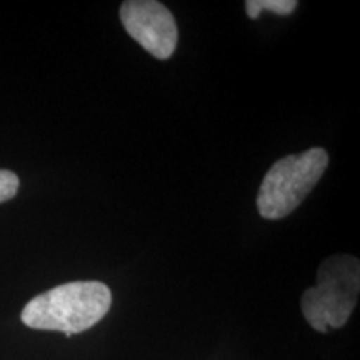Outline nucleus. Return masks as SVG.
<instances>
[{"label":"nucleus","mask_w":360,"mask_h":360,"mask_svg":"<svg viewBox=\"0 0 360 360\" xmlns=\"http://www.w3.org/2000/svg\"><path fill=\"white\" fill-rule=\"evenodd\" d=\"M112 292L97 281L69 282L29 300L20 319L35 330L62 332L67 337L89 330L105 317Z\"/></svg>","instance_id":"f257e3e1"},{"label":"nucleus","mask_w":360,"mask_h":360,"mask_svg":"<svg viewBox=\"0 0 360 360\" xmlns=\"http://www.w3.org/2000/svg\"><path fill=\"white\" fill-rule=\"evenodd\" d=\"M360 264L352 255H332L317 270V285L304 292L300 307L305 321L321 334L340 328L357 305Z\"/></svg>","instance_id":"f03ea898"},{"label":"nucleus","mask_w":360,"mask_h":360,"mask_svg":"<svg viewBox=\"0 0 360 360\" xmlns=\"http://www.w3.org/2000/svg\"><path fill=\"white\" fill-rule=\"evenodd\" d=\"M327 167V150L319 147L277 160L259 188V214L267 220L287 217L312 192Z\"/></svg>","instance_id":"7ed1b4c3"},{"label":"nucleus","mask_w":360,"mask_h":360,"mask_svg":"<svg viewBox=\"0 0 360 360\" xmlns=\"http://www.w3.org/2000/svg\"><path fill=\"white\" fill-rule=\"evenodd\" d=\"M124 29L135 42L159 60H167L177 47L179 30L172 12L157 0H127L120 7Z\"/></svg>","instance_id":"20e7f679"},{"label":"nucleus","mask_w":360,"mask_h":360,"mask_svg":"<svg viewBox=\"0 0 360 360\" xmlns=\"http://www.w3.org/2000/svg\"><path fill=\"white\" fill-rule=\"evenodd\" d=\"M295 0H247L245 12L252 20H255L260 15V12L270 11L278 15H289L295 11Z\"/></svg>","instance_id":"39448f33"},{"label":"nucleus","mask_w":360,"mask_h":360,"mask_svg":"<svg viewBox=\"0 0 360 360\" xmlns=\"http://www.w3.org/2000/svg\"><path fill=\"white\" fill-rule=\"evenodd\" d=\"M20 180L11 170H0V204L13 199L19 191Z\"/></svg>","instance_id":"423d86ee"}]
</instances>
